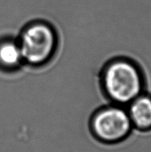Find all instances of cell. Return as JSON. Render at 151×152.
Listing matches in <instances>:
<instances>
[{"label":"cell","instance_id":"cell-1","mask_svg":"<svg viewBox=\"0 0 151 152\" xmlns=\"http://www.w3.org/2000/svg\"><path fill=\"white\" fill-rule=\"evenodd\" d=\"M100 83L112 103L127 106L145 91V76L137 62L127 57L108 61L102 68Z\"/></svg>","mask_w":151,"mask_h":152},{"label":"cell","instance_id":"cell-2","mask_svg":"<svg viewBox=\"0 0 151 152\" xmlns=\"http://www.w3.org/2000/svg\"><path fill=\"white\" fill-rule=\"evenodd\" d=\"M24 63L33 67L45 65L56 53L58 37L52 25L41 20L25 25L17 38Z\"/></svg>","mask_w":151,"mask_h":152},{"label":"cell","instance_id":"cell-3","mask_svg":"<svg viewBox=\"0 0 151 152\" xmlns=\"http://www.w3.org/2000/svg\"><path fill=\"white\" fill-rule=\"evenodd\" d=\"M89 128L92 136L107 145L124 142L133 130L126 107L114 103L96 110L92 115Z\"/></svg>","mask_w":151,"mask_h":152},{"label":"cell","instance_id":"cell-4","mask_svg":"<svg viewBox=\"0 0 151 152\" xmlns=\"http://www.w3.org/2000/svg\"><path fill=\"white\" fill-rule=\"evenodd\" d=\"M133 129L142 132H151V94L144 93L127 105Z\"/></svg>","mask_w":151,"mask_h":152},{"label":"cell","instance_id":"cell-5","mask_svg":"<svg viewBox=\"0 0 151 152\" xmlns=\"http://www.w3.org/2000/svg\"><path fill=\"white\" fill-rule=\"evenodd\" d=\"M24 64L17 39L8 38L0 42V66L7 71H15Z\"/></svg>","mask_w":151,"mask_h":152}]
</instances>
